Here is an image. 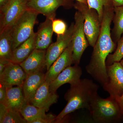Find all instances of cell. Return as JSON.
Returning a JSON list of instances; mask_svg holds the SVG:
<instances>
[{"instance_id":"32","label":"cell","mask_w":123,"mask_h":123,"mask_svg":"<svg viewBox=\"0 0 123 123\" xmlns=\"http://www.w3.org/2000/svg\"><path fill=\"white\" fill-rule=\"evenodd\" d=\"M111 1L114 7L123 6V0H111Z\"/></svg>"},{"instance_id":"26","label":"cell","mask_w":123,"mask_h":123,"mask_svg":"<svg viewBox=\"0 0 123 123\" xmlns=\"http://www.w3.org/2000/svg\"><path fill=\"white\" fill-rule=\"evenodd\" d=\"M53 32L57 35H63L68 30L67 26L63 20L60 19H54L52 23Z\"/></svg>"},{"instance_id":"31","label":"cell","mask_w":123,"mask_h":123,"mask_svg":"<svg viewBox=\"0 0 123 123\" xmlns=\"http://www.w3.org/2000/svg\"><path fill=\"white\" fill-rule=\"evenodd\" d=\"M117 103L118 104L120 112L122 116H123V93L120 97L115 98Z\"/></svg>"},{"instance_id":"35","label":"cell","mask_w":123,"mask_h":123,"mask_svg":"<svg viewBox=\"0 0 123 123\" xmlns=\"http://www.w3.org/2000/svg\"><path fill=\"white\" fill-rule=\"evenodd\" d=\"M120 63H121V65H122L123 68V58L121 60V61H120Z\"/></svg>"},{"instance_id":"27","label":"cell","mask_w":123,"mask_h":123,"mask_svg":"<svg viewBox=\"0 0 123 123\" xmlns=\"http://www.w3.org/2000/svg\"><path fill=\"white\" fill-rule=\"evenodd\" d=\"M56 116L52 114H47L45 116L36 119L31 123H55Z\"/></svg>"},{"instance_id":"10","label":"cell","mask_w":123,"mask_h":123,"mask_svg":"<svg viewBox=\"0 0 123 123\" xmlns=\"http://www.w3.org/2000/svg\"><path fill=\"white\" fill-rule=\"evenodd\" d=\"M27 76L20 64L11 62L0 74V84L7 88L15 86H22Z\"/></svg>"},{"instance_id":"21","label":"cell","mask_w":123,"mask_h":123,"mask_svg":"<svg viewBox=\"0 0 123 123\" xmlns=\"http://www.w3.org/2000/svg\"><path fill=\"white\" fill-rule=\"evenodd\" d=\"M114 12L111 34L112 39L117 43L123 34V6L114 7Z\"/></svg>"},{"instance_id":"3","label":"cell","mask_w":123,"mask_h":123,"mask_svg":"<svg viewBox=\"0 0 123 123\" xmlns=\"http://www.w3.org/2000/svg\"><path fill=\"white\" fill-rule=\"evenodd\" d=\"M88 110L96 123H114L122 117L116 99L111 96L104 98L97 95Z\"/></svg>"},{"instance_id":"33","label":"cell","mask_w":123,"mask_h":123,"mask_svg":"<svg viewBox=\"0 0 123 123\" xmlns=\"http://www.w3.org/2000/svg\"><path fill=\"white\" fill-rule=\"evenodd\" d=\"M11 0H0V10L4 8L11 1Z\"/></svg>"},{"instance_id":"24","label":"cell","mask_w":123,"mask_h":123,"mask_svg":"<svg viewBox=\"0 0 123 123\" xmlns=\"http://www.w3.org/2000/svg\"><path fill=\"white\" fill-rule=\"evenodd\" d=\"M0 123H27L20 111L8 109Z\"/></svg>"},{"instance_id":"34","label":"cell","mask_w":123,"mask_h":123,"mask_svg":"<svg viewBox=\"0 0 123 123\" xmlns=\"http://www.w3.org/2000/svg\"><path fill=\"white\" fill-rule=\"evenodd\" d=\"M76 0L77 1H78V2H82V3L88 4H87V0Z\"/></svg>"},{"instance_id":"19","label":"cell","mask_w":123,"mask_h":123,"mask_svg":"<svg viewBox=\"0 0 123 123\" xmlns=\"http://www.w3.org/2000/svg\"><path fill=\"white\" fill-rule=\"evenodd\" d=\"M36 33L12 52L10 61L20 64L32 53L35 48Z\"/></svg>"},{"instance_id":"20","label":"cell","mask_w":123,"mask_h":123,"mask_svg":"<svg viewBox=\"0 0 123 123\" xmlns=\"http://www.w3.org/2000/svg\"><path fill=\"white\" fill-rule=\"evenodd\" d=\"M11 27L0 31V58L11 60L12 49Z\"/></svg>"},{"instance_id":"18","label":"cell","mask_w":123,"mask_h":123,"mask_svg":"<svg viewBox=\"0 0 123 123\" xmlns=\"http://www.w3.org/2000/svg\"><path fill=\"white\" fill-rule=\"evenodd\" d=\"M4 104L8 109L20 111L27 104L22 86L7 88L6 98Z\"/></svg>"},{"instance_id":"13","label":"cell","mask_w":123,"mask_h":123,"mask_svg":"<svg viewBox=\"0 0 123 123\" xmlns=\"http://www.w3.org/2000/svg\"><path fill=\"white\" fill-rule=\"evenodd\" d=\"M72 42L63 52L53 63L45 74V80L50 83L62 71L73 64Z\"/></svg>"},{"instance_id":"12","label":"cell","mask_w":123,"mask_h":123,"mask_svg":"<svg viewBox=\"0 0 123 123\" xmlns=\"http://www.w3.org/2000/svg\"><path fill=\"white\" fill-rule=\"evenodd\" d=\"M82 73L81 68L78 65L67 67L50 83V91L56 93L58 88L64 84H69L72 86L78 84L81 79Z\"/></svg>"},{"instance_id":"29","label":"cell","mask_w":123,"mask_h":123,"mask_svg":"<svg viewBox=\"0 0 123 123\" xmlns=\"http://www.w3.org/2000/svg\"><path fill=\"white\" fill-rule=\"evenodd\" d=\"M11 62L9 60L3 58H0V74H1L5 68Z\"/></svg>"},{"instance_id":"7","label":"cell","mask_w":123,"mask_h":123,"mask_svg":"<svg viewBox=\"0 0 123 123\" xmlns=\"http://www.w3.org/2000/svg\"><path fill=\"white\" fill-rule=\"evenodd\" d=\"M28 0H11L0 10V31L10 28L26 10Z\"/></svg>"},{"instance_id":"1","label":"cell","mask_w":123,"mask_h":123,"mask_svg":"<svg viewBox=\"0 0 123 123\" xmlns=\"http://www.w3.org/2000/svg\"><path fill=\"white\" fill-rule=\"evenodd\" d=\"M114 14V7L104 8L99 35L93 47L90 61L86 67L87 72L101 84L107 81L106 61L117 47L111 33V24Z\"/></svg>"},{"instance_id":"16","label":"cell","mask_w":123,"mask_h":123,"mask_svg":"<svg viewBox=\"0 0 123 123\" xmlns=\"http://www.w3.org/2000/svg\"><path fill=\"white\" fill-rule=\"evenodd\" d=\"M53 20L47 18L44 22L39 25L38 31L36 33L35 49L46 50L51 44L54 32L52 26Z\"/></svg>"},{"instance_id":"30","label":"cell","mask_w":123,"mask_h":123,"mask_svg":"<svg viewBox=\"0 0 123 123\" xmlns=\"http://www.w3.org/2000/svg\"><path fill=\"white\" fill-rule=\"evenodd\" d=\"M8 108L4 104L0 103V121H1L6 114Z\"/></svg>"},{"instance_id":"8","label":"cell","mask_w":123,"mask_h":123,"mask_svg":"<svg viewBox=\"0 0 123 123\" xmlns=\"http://www.w3.org/2000/svg\"><path fill=\"white\" fill-rule=\"evenodd\" d=\"M108 81L103 87L110 96L115 98L123 93V68L120 62L107 66Z\"/></svg>"},{"instance_id":"4","label":"cell","mask_w":123,"mask_h":123,"mask_svg":"<svg viewBox=\"0 0 123 123\" xmlns=\"http://www.w3.org/2000/svg\"><path fill=\"white\" fill-rule=\"evenodd\" d=\"M39 14L34 10L27 9L11 27L13 51L34 32V27Z\"/></svg>"},{"instance_id":"15","label":"cell","mask_w":123,"mask_h":123,"mask_svg":"<svg viewBox=\"0 0 123 123\" xmlns=\"http://www.w3.org/2000/svg\"><path fill=\"white\" fill-rule=\"evenodd\" d=\"M46 50L35 49L24 61L20 64L27 75L42 72L46 67Z\"/></svg>"},{"instance_id":"9","label":"cell","mask_w":123,"mask_h":123,"mask_svg":"<svg viewBox=\"0 0 123 123\" xmlns=\"http://www.w3.org/2000/svg\"><path fill=\"white\" fill-rule=\"evenodd\" d=\"M74 23H72L66 33L57 35L56 41L51 43L46 50V68L48 70L51 66L72 42Z\"/></svg>"},{"instance_id":"25","label":"cell","mask_w":123,"mask_h":123,"mask_svg":"<svg viewBox=\"0 0 123 123\" xmlns=\"http://www.w3.org/2000/svg\"><path fill=\"white\" fill-rule=\"evenodd\" d=\"M123 58V35L117 43L116 49L113 54H110L106 61V66L115 62L121 61Z\"/></svg>"},{"instance_id":"14","label":"cell","mask_w":123,"mask_h":123,"mask_svg":"<svg viewBox=\"0 0 123 123\" xmlns=\"http://www.w3.org/2000/svg\"><path fill=\"white\" fill-rule=\"evenodd\" d=\"M50 84L45 80L30 103L33 105L44 109L47 112L52 105L57 102L59 98L56 93H53L50 91Z\"/></svg>"},{"instance_id":"23","label":"cell","mask_w":123,"mask_h":123,"mask_svg":"<svg viewBox=\"0 0 123 123\" xmlns=\"http://www.w3.org/2000/svg\"><path fill=\"white\" fill-rule=\"evenodd\" d=\"M87 4L91 8L97 10L101 24L104 8L113 7L111 0H87Z\"/></svg>"},{"instance_id":"6","label":"cell","mask_w":123,"mask_h":123,"mask_svg":"<svg viewBox=\"0 0 123 123\" xmlns=\"http://www.w3.org/2000/svg\"><path fill=\"white\" fill-rule=\"evenodd\" d=\"M75 23L72 42L73 64L79 65L83 53L89 45L84 30V18L79 11L74 16Z\"/></svg>"},{"instance_id":"2","label":"cell","mask_w":123,"mask_h":123,"mask_svg":"<svg viewBox=\"0 0 123 123\" xmlns=\"http://www.w3.org/2000/svg\"><path fill=\"white\" fill-rule=\"evenodd\" d=\"M99 86L91 79H81L78 84L70 86L64 95L66 106L56 116L55 123H61L67 115L79 109L89 110L91 104L98 94Z\"/></svg>"},{"instance_id":"17","label":"cell","mask_w":123,"mask_h":123,"mask_svg":"<svg viewBox=\"0 0 123 123\" xmlns=\"http://www.w3.org/2000/svg\"><path fill=\"white\" fill-rule=\"evenodd\" d=\"M45 80V74L43 71L27 75L22 88L28 103L30 104L36 93Z\"/></svg>"},{"instance_id":"28","label":"cell","mask_w":123,"mask_h":123,"mask_svg":"<svg viewBox=\"0 0 123 123\" xmlns=\"http://www.w3.org/2000/svg\"><path fill=\"white\" fill-rule=\"evenodd\" d=\"M7 93V88L0 84V103H4Z\"/></svg>"},{"instance_id":"5","label":"cell","mask_w":123,"mask_h":123,"mask_svg":"<svg viewBox=\"0 0 123 123\" xmlns=\"http://www.w3.org/2000/svg\"><path fill=\"white\" fill-rule=\"evenodd\" d=\"M74 6L84 18V30L89 46L93 48L101 29L98 13L96 10L91 8L88 4L77 1Z\"/></svg>"},{"instance_id":"22","label":"cell","mask_w":123,"mask_h":123,"mask_svg":"<svg viewBox=\"0 0 123 123\" xmlns=\"http://www.w3.org/2000/svg\"><path fill=\"white\" fill-rule=\"evenodd\" d=\"M46 110L40 108L29 103L26 104L20 111L27 123H31L36 119L46 115Z\"/></svg>"},{"instance_id":"11","label":"cell","mask_w":123,"mask_h":123,"mask_svg":"<svg viewBox=\"0 0 123 123\" xmlns=\"http://www.w3.org/2000/svg\"><path fill=\"white\" fill-rule=\"evenodd\" d=\"M69 0H28V9L42 14L46 18L55 19L56 11L61 6H68Z\"/></svg>"}]
</instances>
